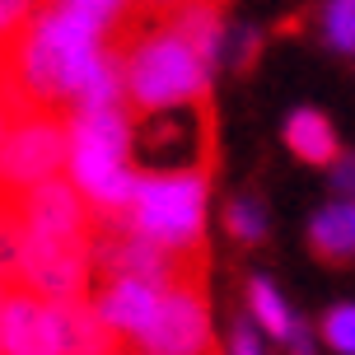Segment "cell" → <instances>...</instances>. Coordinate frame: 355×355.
<instances>
[{
	"label": "cell",
	"mask_w": 355,
	"mask_h": 355,
	"mask_svg": "<svg viewBox=\"0 0 355 355\" xmlns=\"http://www.w3.org/2000/svg\"><path fill=\"white\" fill-rule=\"evenodd\" d=\"M71 182L98 215H122L136 192L131 168V112L126 107H94L71 117Z\"/></svg>",
	"instance_id": "6da1fadb"
},
{
	"label": "cell",
	"mask_w": 355,
	"mask_h": 355,
	"mask_svg": "<svg viewBox=\"0 0 355 355\" xmlns=\"http://www.w3.org/2000/svg\"><path fill=\"white\" fill-rule=\"evenodd\" d=\"M206 192L211 173H136V192L122 220L164 248H206Z\"/></svg>",
	"instance_id": "7a4b0ae2"
},
{
	"label": "cell",
	"mask_w": 355,
	"mask_h": 355,
	"mask_svg": "<svg viewBox=\"0 0 355 355\" xmlns=\"http://www.w3.org/2000/svg\"><path fill=\"white\" fill-rule=\"evenodd\" d=\"M131 159L141 173H211L215 159V117L211 103L164 107L131 117Z\"/></svg>",
	"instance_id": "3957f363"
},
{
	"label": "cell",
	"mask_w": 355,
	"mask_h": 355,
	"mask_svg": "<svg viewBox=\"0 0 355 355\" xmlns=\"http://www.w3.org/2000/svg\"><path fill=\"white\" fill-rule=\"evenodd\" d=\"M71 117L61 107H24L5 117L0 131V192H24L66 168L71 155Z\"/></svg>",
	"instance_id": "277c9868"
},
{
	"label": "cell",
	"mask_w": 355,
	"mask_h": 355,
	"mask_svg": "<svg viewBox=\"0 0 355 355\" xmlns=\"http://www.w3.org/2000/svg\"><path fill=\"white\" fill-rule=\"evenodd\" d=\"M37 300H85L94 290V248L71 243V239H37L24 234V262H19V285Z\"/></svg>",
	"instance_id": "5b68a950"
},
{
	"label": "cell",
	"mask_w": 355,
	"mask_h": 355,
	"mask_svg": "<svg viewBox=\"0 0 355 355\" xmlns=\"http://www.w3.org/2000/svg\"><path fill=\"white\" fill-rule=\"evenodd\" d=\"M10 206H15L24 234H37V239H71V243H89V248H94L98 211L85 201V192H80L75 182H61V178L33 182V187H24V192H10Z\"/></svg>",
	"instance_id": "8992f818"
},
{
	"label": "cell",
	"mask_w": 355,
	"mask_h": 355,
	"mask_svg": "<svg viewBox=\"0 0 355 355\" xmlns=\"http://www.w3.org/2000/svg\"><path fill=\"white\" fill-rule=\"evenodd\" d=\"M141 355H215L211 313H206V285H168L155 322L136 341Z\"/></svg>",
	"instance_id": "52a82bcc"
},
{
	"label": "cell",
	"mask_w": 355,
	"mask_h": 355,
	"mask_svg": "<svg viewBox=\"0 0 355 355\" xmlns=\"http://www.w3.org/2000/svg\"><path fill=\"white\" fill-rule=\"evenodd\" d=\"M98 295H94V309L107 318V327L117 332L122 341H136L145 337V327L155 322V309L164 300V285H150V281H136V276H107V281H94Z\"/></svg>",
	"instance_id": "ba28073f"
},
{
	"label": "cell",
	"mask_w": 355,
	"mask_h": 355,
	"mask_svg": "<svg viewBox=\"0 0 355 355\" xmlns=\"http://www.w3.org/2000/svg\"><path fill=\"white\" fill-rule=\"evenodd\" d=\"M0 355H61L47 300L28 290H5L0 300Z\"/></svg>",
	"instance_id": "9c48e42d"
},
{
	"label": "cell",
	"mask_w": 355,
	"mask_h": 355,
	"mask_svg": "<svg viewBox=\"0 0 355 355\" xmlns=\"http://www.w3.org/2000/svg\"><path fill=\"white\" fill-rule=\"evenodd\" d=\"M61 355H122L126 341L107 327V318L94 309V300H47Z\"/></svg>",
	"instance_id": "30bf717a"
},
{
	"label": "cell",
	"mask_w": 355,
	"mask_h": 355,
	"mask_svg": "<svg viewBox=\"0 0 355 355\" xmlns=\"http://www.w3.org/2000/svg\"><path fill=\"white\" fill-rule=\"evenodd\" d=\"M309 248L322 262H355V196H341L309 220Z\"/></svg>",
	"instance_id": "8fae6325"
},
{
	"label": "cell",
	"mask_w": 355,
	"mask_h": 355,
	"mask_svg": "<svg viewBox=\"0 0 355 355\" xmlns=\"http://www.w3.org/2000/svg\"><path fill=\"white\" fill-rule=\"evenodd\" d=\"M285 150L304 164H337V155H341L337 131H332V122L318 107H300V112L285 117Z\"/></svg>",
	"instance_id": "7c38bea8"
},
{
	"label": "cell",
	"mask_w": 355,
	"mask_h": 355,
	"mask_svg": "<svg viewBox=\"0 0 355 355\" xmlns=\"http://www.w3.org/2000/svg\"><path fill=\"white\" fill-rule=\"evenodd\" d=\"M248 309H252V318L262 322V332H271V337H281V341H290V332L300 327V322L290 318L285 300L276 295V285L262 281V276H252V281H248Z\"/></svg>",
	"instance_id": "4fadbf2b"
},
{
	"label": "cell",
	"mask_w": 355,
	"mask_h": 355,
	"mask_svg": "<svg viewBox=\"0 0 355 355\" xmlns=\"http://www.w3.org/2000/svg\"><path fill=\"white\" fill-rule=\"evenodd\" d=\"M225 225H230V234L239 239V243H257L266 234V211L257 196H234L230 211H225Z\"/></svg>",
	"instance_id": "5bb4252c"
},
{
	"label": "cell",
	"mask_w": 355,
	"mask_h": 355,
	"mask_svg": "<svg viewBox=\"0 0 355 355\" xmlns=\"http://www.w3.org/2000/svg\"><path fill=\"white\" fill-rule=\"evenodd\" d=\"M322 37L337 52H355V0H327L322 5Z\"/></svg>",
	"instance_id": "9a60e30c"
},
{
	"label": "cell",
	"mask_w": 355,
	"mask_h": 355,
	"mask_svg": "<svg viewBox=\"0 0 355 355\" xmlns=\"http://www.w3.org/2000/svg\"><path fill=\"white\" fill-rule=\"evenodd\" d=\"M322 341L337 355H355V304H337L322 313Z\"/></svg>",
	"instance_id": "2e32d148"
},
{
	"label": "cell",
	"mask_w": 355,
	"mask_h": 355,
	"mask_svg": "<svg viewBox=\"0 0 355 355\" xmlns=\"http://www.w3.org/2000/svg\"><path fill=\"white\" fill-rule=\"evenodd\" d=\"M332 187L341 196H355V155H337V164H332Z\"/></svg>",
	"instance_id": "e0dca14e"
},
{
	"label": "cell",
	"mask_w": 355,
	"mask_h": 355,
	"mask_svg": "<svg viewBox=\"0 0 355 355\" xmlns=\"http://www.w3.org/2000/svg\"><path fill=\"white\" fill-rule=\"evenodd\" d=\"M230 355H262V351H257V332H252L248 322H239V327H234V341H230Z\"/></svg>",
	"instance_id": "ac0fdd59"
},
{
	"label": "cell",
	"mask_w": 355,
	"mask_h": 355,
	"mask_svg": "<svg viewBox=\"0 0 355 355\" xmlns=\"http://www.w3.org/2000/svg\"><path fill=\"white\" fill-rule=\"evenodd\" d=\"M290 346H295V355H313V346H309V332H304V327H295V332H290Z\"/></svg>",
	"instance_id": "d6986e66"
},
{
	"label": "cell",
	"mask_w": 355,
	"mask_h": 355,
	"mask_svg": "<svg viewBox=\"0 0 355 355\" xmlns=\"http://www.w3.org/2000/svg\"><path fill=\"white\" fill-rule=\"evenodd\" d=\"M136 5H150V10H173V5H182V0H136Z\"/></svg>",
	"instance_id": "ffe728a7"
},
{
	"label": "cell",
	"mask_w": 355,
	"mask_h": 355,
	"mask_svg": "<svg viewBox=\"0 0 355 355\" xmlns=\"http://www.w3.org/2000/svg\"><path fill=\"white\" fill-rule=\"evenodd\" d=\"M10 37V33H5ZM5 37H0V75H5Z\"/></svg>",
	"instance_id": "44dd1931"
},
{
	"label": "cell",
	"mask_w": 355,
	"mask_h": 355,
	"mask_svg": "<svg viewBox=\"0 0 355 355\" xmlns=\"http://www.w3.org/2000/svg\"><path fill=\"white\" fill-rule=\"evenodd\" d=\"M0 131H5V112H0Z\"/></svg>",
	"instance_id": "7402d4cb"
}]
</instances>
